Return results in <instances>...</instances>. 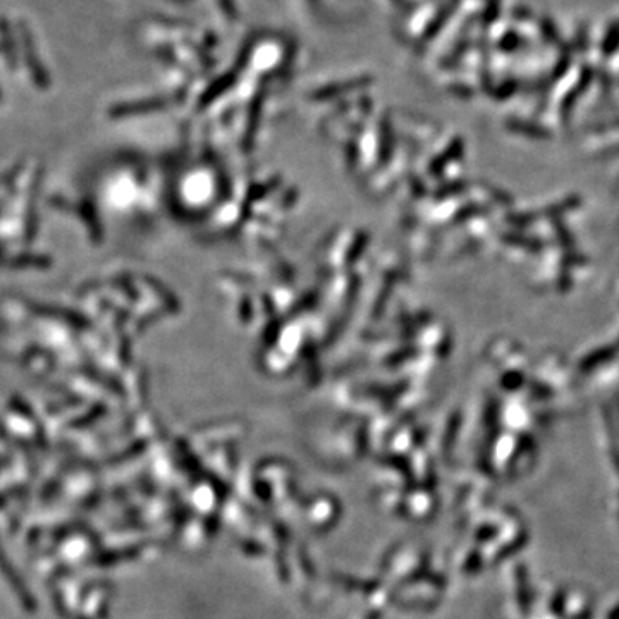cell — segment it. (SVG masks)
Returning a JSON list of instances; mask_svg holds the SVG:
<instances>
[{
    "label": "cell",
    "mask_w": 619,
    "mask_h": 619,
    "mask_svg": "<svg viewBox=\"0 0 619 619\" xmlns=\"http://www.w3.org/2000/svg\"><path fill=\"white\" fill-rule=\"evenodd\" d=\"M23 54H24V61H26L28 69L31 71L33 79H35L38 85H47V75H45V68L43 64L40 62L38 56H36V49L33 45V40L29 36V31L23 28Z\"/></svg>",
    "instance_id": "6da1fadb"
}]
</instances>
